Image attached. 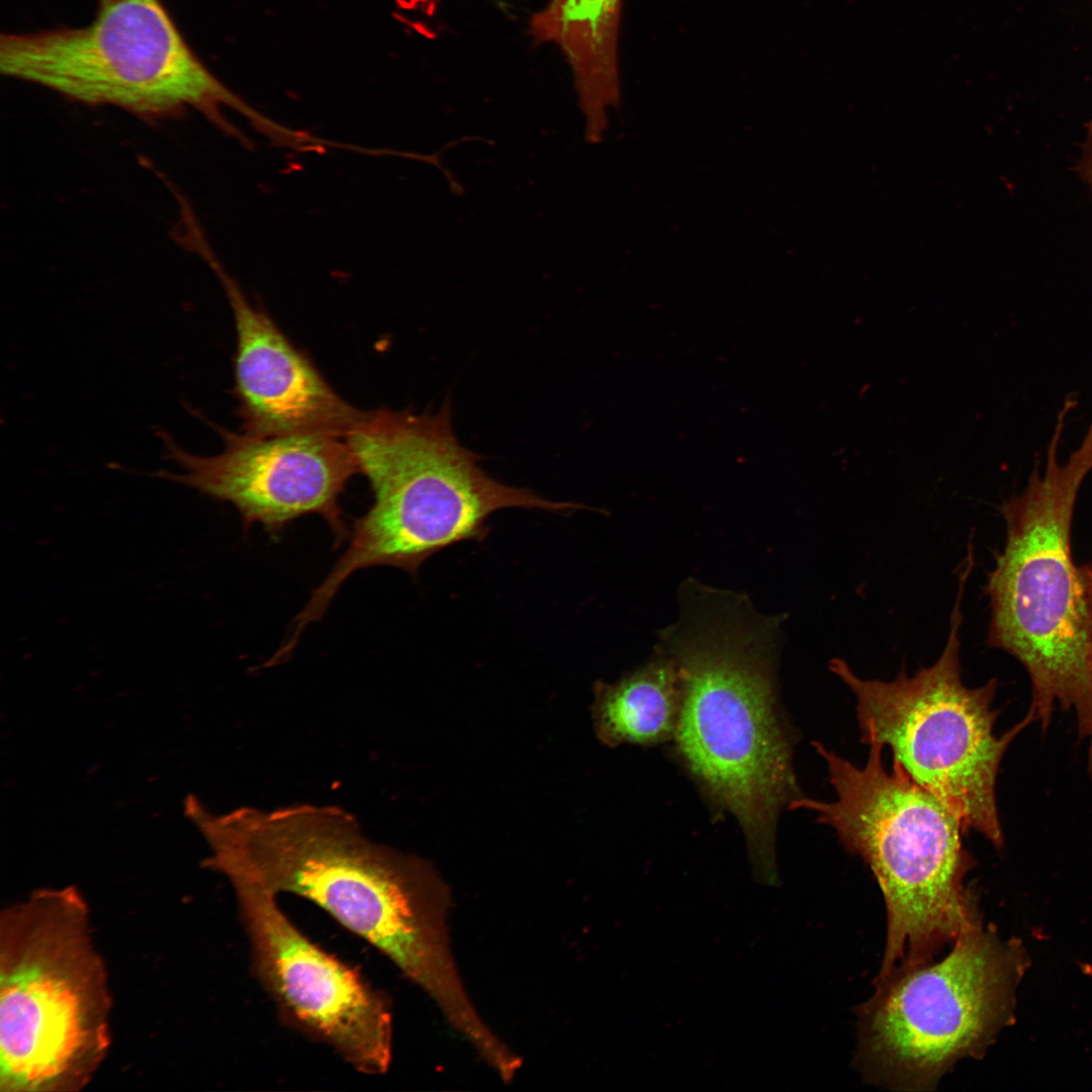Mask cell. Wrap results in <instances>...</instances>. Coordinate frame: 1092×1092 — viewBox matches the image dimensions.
Here are the masks:
<instances>
[{"mask_svg":"<svg viewBox=\"0 0 1092 1092\" xmlns=\"http://www.w3.org/2000/svg\"><path fill=\"white\" fill-rule=\"evenodd\" d=\"M113 999L90 907L74 885L0 914V1091L77 1092L112 1044Z\"/></svg>","mask_w":1092,"mask_h":1092,"instance_id":"obj_6","label":"cell"},{"mask_svg":"<svg viewBox=\"0 0 1092 1092\" xmlns=\"http://www.w3.org/2000/svg\"><path fill=\"white\" fill-rule=\"evenodd\" d=\"M1072 405L1057 414L1045 469L1035 461L1019 494L1001 507L1006 542L989 572V646L1015 657L1032 689L1029 712L1046 729L1055 704L1073 709L1081 737L1092 736V643L1071 527L1080 487L1092 471V422L1064 463L1058 450Z\"/></svg>","mask_w":1092,"mask_h":1092,"instance_id":"obj_4","label":"cell"},{"mask_svg":"<svg viewBox=\"0 0 1092 1092\" xmlns=\"http://www.w3.org/2000/svg\"><path fill=\"white\" fill-rule=\"evenodd\" d=\"M230 883L250 942L252 970L284 1019L359 1073L385 1074L392 1059V1014L385 997L305 936L276 895L252 882Z\"/></svg>","mask_w":1092,"mask_h":1092,"instance_id":"obj_10","label":"cell"},{"mask_svg":"<svg viewBox=\"0 0 1092 1092\" xmlns=\"http://www.w3.org/2000/svg\"><path fill=\"white\" fill-rule=\"evenodd\" d=\"M835 800L803 796L789 809H808L849 852L871 869L887 910V937L877 978L933 962L942 948L981 922L978 898L965 884L975 860L951 812L893 760L870 744L857 766L822 743Z\"/></svg>","mask_w":1092,"mask_h":1092,"instance_id":"obj_5","label":"cell"},{"mask_svg":"<svg viewBox=\"0 0 1092 1092\" xmlns=\"http://www.w3.org/2000/svg\"><path fill=\"white\" fill-rule=\"evenodd\" d=\"M191 250L216 275L233 311L237 334L234 388L244 432L258 437L329 434L345 438L366 412L339 395L271 316L251 303L205 237L196 239Z\"/></svg>","mask_w":1092,"mask_h":1092,"instance_id":"obj_12","label":"cell"},{"mask_svg":"<svg viewBox=\"0 0 1092 1092\" xmlns=\"http://www.w3.org/2000/svg\"><path fill=\"white\" fill-rule=\"evenodd\" d=\"M1027 958L979 922L938 962L876 979L858 1010L855 1062L864 1078L900 1091L934 1090L966 1058H980L1011 1022Z\"/></svg>","mask_w":1092,"mask_h":1092,"instance_id":"obj_9","label":"cell"},{"mask_svg":"<svg viewBox=\"0 0 1092 1092\" xmlns=\"http://www.w3.org/2000/svg\"><path fill=\"white\" fill-rule=\"evenodd\" d=\"M373 503L354 524L347 549L295 617L300 628L317 621L354 572L394 566L416 574L434 553L482 540L485 521L511 507L567 512L582 506L543 498L504 484L478 466L457 440L449 403L421 415L366 412L345 437Z\"/></svg>","mask_w":1092,"mask_h":1092,"instance_id":"obj_3","label":"cell"},{"mask_svg":"<svg viewBox=\"0 0 1092 1092\" xmlns=\"http://www.w3.org/2000/svg\"><path fill=\"white\" fill-rule=\"evenodd\" d=\"M1090 739L1091 740H1090V746H1089V750H1088L1087 767H1088L1089 777H1090V779L1092 781V736L1090 737Z\"/></svg>","mask_w":1092,"mask_h":1092,"instance_id":"obj_17","label":"cell"},{"mask_svg":"<svg viewBox=\"0 0 1092 1092\" xmlns=\"http://www.w3.org/2000/svg\"><path fill=\"white\" fill-rule=\"evenodd\" d=\"M696 595L661 639L681 680L676 753L710 801L737 819L761 880L776 882L777 820L804 796L777 701L779 622L753 614L743 598Z\"/></svg>","mask_w":1092,"mask_h":1092,"instance_id":"obj_2","label":"cell"},{"mask_svg":"<svg viewBox=\"0 0 1092 1092\" xmlns=\"http://www.w3.org/2000/svg\"><path fill=\"white\" fill-rule=\"evenodd\" d=\"M0 72L88 105H111L146 118L203 114L230 138L250 139L228 107L264 136L276 121L229 89L188 44L162 0H98L92 21L0 37Z\"/></svg>","mask_w":1092,"mask_h":1092,"instance_id":"obj_7","label":"cell"},{"mask_svg":"<svg viewBox=\"0 0 1092 1092\" xmlns=\"http://www.w3.org/2000/svg\"><path fill=\"white\" fill-rule=\"evenodd\" d=\"M593 718L610 746L657 744L674 736L682 699L674 659L666 652L615 684L597 682Z\"/></svg>","mask_w":1092,"mask_h":1092,"instance_id":"obj_14","label":"cell"},{"mask_svg":"<svg viewBox=\"0 0 1092 1092\" xmlns=\"http://www.w3.org/2000/svg\"><path fill=\"white\" fill-rule=\"evenodd\" d=\"M1077 172L1081 180L1092 190V120L1086 124Z\"/></svg>","mask_w":1092,"mask_h":1092,"instance_id":"obj_15","label":"cell"},{"mask_svg":"<svg viewBox=\"0 0 1092 1092\" xmlns=\"http://www.w3.org/2000/svg\"><path fill=\"white\" fill-rule=\"evenodd\" d=\"M220 453L193 454L161 432L166 457L179 472L159 477L233 505L244 526L277 533L290 522L316 514L341 543L348 531L340 496L358 466L345 438L329 434L258 437L219 430Z\"/></svg>","mask_w":1092,"mask_h":1092,"instance_id":"obj_11","label":"cell"},{"mask_svg":"<svg viewBox=\"0 0 1092 1092\" xmlns=\"http://www.w3.org/2000/svg\"><path fill=\"white\" fill-rule=\"evenodd\" d=\"M973 567L971 561L959 567L947 640L930 666L913 675L901 671L889 681L862 678L841 658H833L829 669L855 699L861 742L889 747L893 760L951 812L964 834L979 832L1001 849L999 766L1013 739L1035 719L1028 711L997 736L999 712L992 708L997 680L970 688L962 679V603Z\"/></svg>","mask_w":1092,"mask_h":1092,"instance_id":"obj_8","label":"cell"},{"mask_svg":"<svg viewBox=\"0 0 1092 1092\" xmlns=\"http://www.w3.org/2000/svg\"><path fill=\"white\" fill-rule=\"evenodd\" d=\"M196 827L210 851L203 868L312 902L384 954L452 1027L476 1021L450 949V894L428 861L371 840L332 805L206 809Z\"/></svg>","mask_w":1092,"mask_h":1092,"instance_id":"obj_1","label":"cell"},{"mask_svg":"<svg viewBox=\"0 0 1092 1092\" xmlns=\"http://www.w3.org/2000/svg\"><path fill=\"white\" fill-rule=\"evenodd\" d=\"M622 0H550L530 21L539 42L556 44L573 75L584 139L600 144L619 106L618 34Z\"/></svg>","mask_w":1092,"mask_h":1092,"instance_id":"obj_13","label":"cell"},{"mask_svg":"<svg viewBox=\"0 0 1092 1092\" xmlns=\"http://www.w3.org/2000/svg\"><path fill=\"white\" fill-rule=\"evenodd\" d=\"M1080 573L1088 611L1090 636L1092 643V560L1080 566Z\"/></svg>","mask_w":1092,"mask_h":1092,"instance_id":"obj_16","label":"cell"}]
</instances>
